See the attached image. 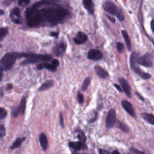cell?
<instances>
[{"mask_svg": "<svg viewBox=\"0 0 154 154\" xmlns=\"http://www.w3.org/2000/svg\"><path fill=\"white\" fill-rule=\"evenodd\" d=\"M118 127H119L121 130H122L123 131H124V132H127L129 131V129H128V128H127V126H126L125 125H124L123 123H122V122H118Z\"/></svg>", "mask_w": 154, "mask_h": 154, "instance_id": "27", "label": "cell"}, {"mask_svg": "<svg viewBox=\"0 0 154 154\" xmlns=\"http://www.w3.org/2000/svg\"><path fill=\"white\" fill-rule=\"evenodd\" d=\"M19 114V111L18 108H14L11 111V115L13 117H16Z\"/></svg>", "mask_w": 154, "mask_h": 154, "instance_id": "32", "label": "cell"}, {"mask_svg": "<svg viewBox=\"0 0 154 154\" xmlns=\"http://www.w3.org/2000/svg\"><path fill=\"white\" fill-rule=\"evenodd\" d=\"M20 58H26L20 64L25 65L31 63H36L39 61H48L51 60V57L49 55H40L35 54H26V53H19Z\"/></svg>", "mask_w": 154, "mask_h": 154, "instance_id": "2", "label": "cell"}, {"mask_svg": "<svg viewBox=\"0 0 154 154\" xmlns=\"http://www.w3.org/2000/svg\"><path fill=\"white\" fill-rule=\"evenodd\" d=\"M111 154H120V152L117 150H114L112 153Z\"/></svg>", "mask_w": 154, "mask_h": 154, "instance_id": "43", "label": "cell"}, {"mask_svg": "<svg viewBox=\"0 0 154 154\" xmlns=\"http://www.w3.org/2000/svg\"><path fill=\"white\" fill-rule=\"evenodd\" d=\"M119 82L122 86L123 91L125 93V94L129 97H131V91L130 86L128 82V81L123 78H121L119 79Z\"/></svg>", "mask_w": 154, "mask_h": 154, "instance_id": "11", "label": "cell"}, {"mask_svg": "<svg viewBox=\"0 0 154 154\" xmlns=\"http://www.w3.org/2000/svg\"><path fill=\"white\" fill-rule=\"evenodd\" d=\"M114 87H116V88H117L119 91H121V92H122V91H123V90L122 89V88L120 87V85H119L118 84H114Z\"/></svg>", "mask_w": 154, "mask_h": 154, "instance_id": "38", "label": "cell"}, {"mask_svg": "<svg viewBox=\"0 0 154 154\" xmlns=\"http://www.w3.org/2000/svg\"><path fill=\"white\" fill-rule=\"evenodd\" d=\"M39 142L43 150H46L48 147V140L44 133H41L39 135Z\"/></svg>", "mask_w": 154, "mask_h": 154, "instance_id": "18", "label": "cell"}, {"mask_svg": "<svg viewBox=\"0 0 154 154\" xmlns=\"http://www.w3.org/2000/svg\"><path fill=\"white\" fill-rule=\"evenodd\" d=\"M69 146L71 148L76 150H79V149L86 148V146L85 143L81 141H79L77 142H70L69 143Z\"/></svg>", "mask_w": 154, "mask_h": 154, "instance_id": "16", "label": "cell"}, {"mask_svg": "<svg viewBox=\"0 0 154 154\" xmlns=\"http://www.w3.org/2000/svg\"><path fill=\"white\" fill-rule=\"evenodd\" d=\"M103 8L108 13L116 16L119 20L123 21L124 20L125 17L122 11L119 9L112 2L110 1H106L103 4Z\"/></svg>", "mask_w": 154, "mask_h": 154, "instance_id": "4", "label": "cell"}, {"mask_svg": "<svg viewBox=\"0 0 154 154\" xmlns=\"http://www.w3.org/2000/svg\"><path fill=\"white\" fill-rule=\"evenodd\" d=\"M52 63L54 65H55L56 67L58 66V65H59V64H60L59 61H58V60H56V59L53 60L52 61Z\"/></svg>", "mask_w": 154, "mask_h": 154, "instance_id": "36", "label": "cell"}, {"mask_svg": "<svg viewBox=\"0 0 154 154\" xmlns=\"http://www.w3.org/2000/svg\"><path fill=\"white\" fill-rule=\"evenodd\" d=\"M10 18L12 21L17 24H19L20 22V10L19 8L15 7L10 12Z\"/></svg>", "mask_w": 154, "mask_h": 154, "instance_id": "9", "label": "cell"}, {"mask_svg": "<svg viewBox=\"0 0 154 154\" xmlns=\"http://www.w3.org/2000/svg\"><path fill=\"white\" fill-rule=\"evenodd\" d=\"M116 122V114L114 109H110L106 116L105 120V126L107 128H111Z\"/></svg>", "mask_w": 154, "mask_h": 154, "instance_id": "6", "label": "cell"}, {"mask_svg": "<svg viewBox=\"0 0 154 154\" xmlns=\"http://www.w3.org/2000/svg\"><path fill=\"white\" fill-rule=\"evenodd\" d=\"M122 35L123 37L125 43L129 51H131V41H130V39H129V35H128L127 32L125 30H122Z\"/></svg>", "mask_w": 154, "mask_h": 154, "instance_id": "21", "label": "cell"}, {"mask_svg": "<svg viewBox=\"0 0 154 154\" xmlns=\"http://www.w3.org/2000/svg\"><path fill=\"white\" fill-rule=\"evenodd\" d=\"M150 26H151V29H152V31L154 32V19H153V20H152Z\"/></svg>", "mask_w": 154, "mask_h": 154, "instance_id": "40", "label": "cell"}, {"mask_svg": "<svg viewBox=\"0 0 154 154\" xmlns=\"http://www.w3.org/2000/svg\"><path fill=\"white\" fill-rule=\"evenodd\" d=\"M12 85H11V84H8V85H7V90H10V89H11L12 88Z\"/></svg>", "mask_w": 154, "mask_h": 154, "instance_id": "42", "label": "cell"}, {"mask_svg": "<svg viewBox=\"0 0 154 154\" xmlns=\"http://www.w3.org/2000/svg\"><path fill=\"white\" fill-rule=\"evenodd\" d=\"M37 68L38 70H42L43 68H46L48 69L49 70L55 72L56 70L57 67L54 65L52 63L49 64V63H43V64H39L37 66Z\"/></svg>", "mask_w": 154, "mask_h": 154, "instance_id": "17", "label": "cell"}, {"mask_svg": "<svg viewBox=\"0 0 154 154\" xmlns=\"http://www.w3.org/2000/svg\"><path fill=\"white\" fill-rule=\"evenodd\" d=\"M50 35L53 37H57L58 35V32H51Z\"/></svg>", "mask_w": 154, "mask_h": 154, "instance_id": "39", "label": "cell"}, {"mask_svg": "<svg viewBox=\"0 0 154 154\" xmlns=\"http://www.w3.org/2000/svg\"><path fill=\"white\" fill-rule=\"evenodd\" d=\"M94 70L96 74L101 78L106 79L108 76V73L100 66L96 65L94 67Z\"/></svg>", "mask_w": 154, "mask_h": 154, "instance_id": "15", "label": "cell"}, {"mask_svg": "<svg viewBox=\"0 0 154 154\" xmlns=\"http://www.w3.org/2000/svg\"><path fill=\"white\" fill-rule=\"evenodd\" d=\"M90 83V78H86L85 79L84 82H83V84H82V87H81V89L83 91H85L87 89Z\"/></svg>", "mask_w": 154, "mask_h": 154, "instance_id": "25", "label": "cell"}, {"mask_svg": "<svg viewBox=\"0 0 154 154\" xmlns=\"http://www.w3.org/2000/svg\"><path fill=\"white\" fill-rule=\"evenodd\" d=\"M25 108H26V99L25 97H23L20 102V105L18 107L19 113L20 114H23L25 111Z\"/></svg>", "mask_w": 154, "mask_h": 154, "instance_id": "23", "label": "cell"}, {"mask_svg": "<svg viewBox=\"0 0 154 154\" xmlns=\"http://www.w3.org/2000/svg\"><path fill=\"white\" fill-rule=\"evenodd\" d=\"M1 15H3V14H4V11H3V10H1Z\"/></svg>", "mask_w": 154, "mask_h": 154, "instance_id": "45", "label": "cell"}, {"mask_svg": "<svg viewBox=\"0 0 154 154\" xmlns=\"http://www.w3.org/2000/svg\"><path fill=\"white\" fill-rule=\"evenodd\" d=\"M141 116L143 119L145 120L149 124L154 125V115L150 113L143 112L141 114Z\"/></svg>", "mask_w": 154, "mask_h": 154, "instance_id": "19", "label": "cell"}, {"mask_svg": "<svg viewBox=\"0 0 154 154\" xmlns=\"http://www.w3.org/2000/svg\"><path fill=\"white\" fill-rule=\"evenodd\" d=\"M8 34V29L7 28H1L0 29V38L1 41H2L4 38Z\"/></svg>", "mask_w": 154, "mask_h": 154, "instance_id": "24", "label": "cell"}, {"mask_svg": "<svg viewBox=\"0 0 154 154\" xmlns=\"http://www.w3.org/2000/svg\"><path fill=\"white\" fill-rule=\"evenodd\" d=\"M82 154H84V153H82Z\"/></svg>", "mask_w": 154, "mask_h": 154, "instance_id": "47", "label": "cell"}, {"mask_svg": "<svg viewBox=\"0 0 154 154\" xmlns=\"http://www.w3.org/2000/svg\"><path fill=\"white\" fill-rule=\"evenodd\" d=\"M117 50L119 53H122L124 50V45L120 42H117L116 43Z\"/></svg>", "mask_w": 154, "mask_h": 154, "instance_id": "28", "label": "cell"}, {"mask_svg": "<svg viewBox=\"0 0 154 154\" xmlns=\"http://www.w3.org/2000/svg\"><path fill=\"white\" fill-rule=\"evenodd\" d=\"M77 138L79 139V141L85 143V142L86 141V137H85V134H84V132L82 131L78 132V135H77Z\"/></svg>", "mask_w": 154, "mask_h": 154, "instance_id": "26", "label": "cell"}, {"mask_svg": "<svg viewBox=\"0 0 154 154\" xmlns=\"http://www.w3.org/2000/svg\"><path fill=\"white\" fill-rule=\"evenodd\" d=\"M130 151L135 153V154H145V153H144L143 152L140 151V150H138L135 148H134V147H131L130 149Z\"/></svg>", "mask_w": 154, "mask_h": 154, "instance_id": "33", "label": "cell"}, {"mask_svg": "<svg viewBox=\"0 0 154 154\" xmlns=\"http://www.w3.org/2000/svg\"><path fill=\"white\" fill-rule=\"evenodd\" d=\"M25 139H26L25 137L18 138L17 139H16V140L14 141L13 144L11 145V149H16V148H17V147H19L21 146L22 142H23V141H25Z\"/></svg>", "mask_w": 154, "mask_h": 154, "instance_id": "22", "label": "cell"}, {"mask_svg": "<svg viewBox=\"0 0 154 154\" xmlns=\"http://www.w3.org/2000/svg\"><path fill=\"white\" fill-rule=\"evenodd\" d=\"M99 153V154H109V152L104 149H100Z\"/></svg>", "mask_w": 154, "mask_h": 154, "instance_id": "37", "label": "cell"}, {"mask_svg": "<svg viewBox=\"0 0 154 154\" xmlns=\"http://www.w3.org/2000/svg\"><path fill=\"white\" fill-rule=\"evenodd\" d=\"M54 82L53 80H52V79L48 80V81H46L45 82H44L43 84H42V85L38 88V90L39 91L46 90L51 88L54 85Z\"/></svg>", "mask_w": 154, "mask_h": 154, "instance_id": "20", "label": "cell"}, {"mask_svg": "<svg viewBox=\"0 0 154 154\" xmlns=\"http://www.w3.org/2000/svg\"><path fill=\"white\" fill-rule=\"evenodd\" d=\"M60 125L61 126V127H64V120H63V117L62 116L61 114H60Z\"/></svg>", "mask_w": 154, "mask_h": 154, "instance_id": "35", "label": "cell"}, {"mask_svg": "<svg viewBox=\"0 0 154 154\" xmlns=\"http://www.w3.org/2000/svg\"><path fill=\"white\" fill-rule=\"evenodd\" d=\"M138 54L135 52H133L130 57V66L133 71H134L136 73H137L141 78L144 79H148L151 77V75L146 72L142 71L139 67L138 66Z\"/></svg>", "mask_w": 154, "mask_h": 154, "instance_id": "5", "label": "cell"}, {"mask_svg": "<svg viewBox=\"0 0 154 154\" xmlns=\"http://www.w3.org/2000/svg\"><path fill=\"white\" fill-rule=\"evenodd\" d=\"M87 35L83 32H78L74 38V42L76 45H81L87 40Z\"/></svg>", "mask_w": 154, "mask_h": 154, "instance_id": "12", "label": "cell"}, {"mask_svg": "<svg viewBox=\"0 0 154 154\" xmlns=\"http://www.w3.org/2000/svg\"><path fill=\"white\" fill-rule=\"evenodd\" d=\"M137 63L138 64L147 67H151L153 64L150 56L148 54H146L144 55L138 57L137 60Z\"/></svg>", "mask_w": 154, "mask_h": 154, "instance_id": "7", "label": "cell"}, {"mask_svg": "<svg viewBox=\"0 0 154 154\" xmlns=\"http://www.w3.org/2000/svg\"><path fill=\"white\" fill-rule=\"evenodd\" d=\"M17 58H19V53H7L1 60V68H2L4 71L10 70L14 64Z\"/></svg>", "mask_w": 154, "mask_h": 154, "instance_id": "3", "label": "cell"}, {"mask_svg": "<svg viewBox=\"0 0 154 154\" xmlns=\"http://www.w3.org/2000/svg\"><path fill=\"white\" fill-rule=\"evenodd\" d=\"M66 45L63 42H61L56 45L52 48V52L55 56L61 57L64 54L66 51Z\"/></svg>", "mask_w": 154, "mask_h": 154, "instance_id": "8", "label": "cell"}, {"mask_svg": "<svg viewBox=\"0 0 154 154\" xmlns=\"http://www.w3.org/2000/svg\"><path fill=\"white\" fill-rule=\"evenodd\" d=\"M122 105L124 109L131 116L135 117V111L132 104L128 100H124L122 102Z\"/></svg>", "mask_w": 154, "mask_h": 154, "instance_id": "13", "label": "cell"}, {"mask_svg": "<svg viewBox=\"0 0 154 154\" xmlns=\"http://www.w3.org/2000/svg\"><path fill=\"white\" fill-rule=\"evenodd\" d=\"M1 96H2V89H1Z\"/></svg>", "mask_w": 154, "mask_h": 154, "instance_id": "46", "label": "cell"}, {"mask_svg": "<svg viewBox=\"0 0 154 154\" xmlns=\"http://www.w3.org/2000/svg\"><path fill=\"white\" fill-rule=\"evenodd\" d=\"M108 18H109V19H110L111 21H112L113 22H115V20H114V18H111V17H109L108 16Z\"/></svg>", "mask_w": 154, "mask_h": 154, "instance_id": "44", "label": "cell"}, {"mask_svg": "<svg viewBox=\"0 0 154 154\" xmlns=\"http://www.w3.org/2000/svg\"><path fill=\"white\" fill-rule=\"evenodd\" d=\"M103 57V54L101 51L97 49H91L88 53V58L90 60L97 61L100 60Z\"/></svg>", "mask_w": 154, "mask_h": 154, "instance_id": "10", "label": "cell"}, {"mask_svg": "<svg viewBox=\"0 0 154 154\" xmlns=\"http://www.w3.org/2000/svg\"><path fill=\"white\" fill-rule=\"evenodd\" d=\"M30 1L29 0H19L18 4L20 6H25L29 4Z\"/></svg>", "mask_w": 154, "mask_h": 154, "instance_id": "31", "label": "cell"}, {"mask_svg": "<svg viewBox=\"0 0 154 154\" xmlns=\"http://www.w3.org/2000/svg\"><path fill=\"white\" fill-rule=\"evenodd\" d=\"M5 135V128L3 124L0 125V137L2 138Z\"/></svg>", "mask_w": 154, "mask_h": 154, "instance_id": "30", "label": "cell"}, {"mask_svg": "<svg viewBox=\"0 0 154 154\" xmlns=\"http://www.w3.org/2000/svg\"><path fill=\"white\" fill-rule=\"evenodd\" d=\"M7 111L3 108H0V118H1V119H4L7 116Z\"/></svg>", "mask_w": 154, "mask_h": 154, "instance_id": "29", "label": "cell"}, {"mask_svg": "<svg viewBox=\"0 0 154 154\" xmlns=\"http://www.w3.org/2000/svg\"><path fill=\"white\" fill-rule=\"evenodd\" d=\"M15 1V0H5L4 4H6V5H8V4H10L12 1Z\"/></svg>", "mask_w": 154, "mask_h": 154, "instance_id": "41", "label": "cell"}, {"mask_svg": "<svg viewBox=\"0 0 154 154\" xmlns=\"http://www.w3.org/2000/svg\"><path fill=\"white\" fill-rule=\"evenodd\" d=\"M58 0H41L28 8L25 14L30 27L54 26L70 16V13L58 3Z\"/></svg>", "mask_w": 154, "mask_h": 154, "instance_id": "1", "label": "cell"}, {"mask_svg": "<svg viewBox=\"0 0 154 154\" xmlns=\"http://www.w3.org/2000/svg\"><path fill=\"white\" fill-rule=\"evenodd\" d=\"M77 98H78V102H79V103L81 104V103H82L84 102V97H83V95H82L81 93H79L78 94Z\"/></svg>", "mask_w": 154, "mask_h": 154, "instance_id": "34", "label": "cell"}, {"mask_svg": "<svg viewBox=\"0 0 154 154\" xmlns=\"http://www.w3.org/2000/svg\"><path fill=\"white\" fill-rule=\"evenodd\" d=\"M83 5L84 8L87 10V11L90 13L91 14H93L94 11V4L92 0H83L82 1Z\"/></svg>", "mask_w": 154, "mask_h": 154, "instance_id": "14", "label": "cell"}]
</instances>
